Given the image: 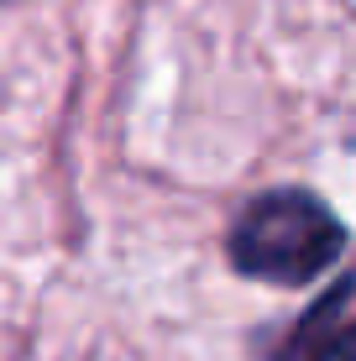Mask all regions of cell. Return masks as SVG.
<instances>
[{"label":"cell","instance_id":"2","mask_svg":"<svg viewBox=\"0 0 356 361\" xmlns=\"http://www.w3.org/2000/svg\"><path fill=\"white\" fill-rule=\"evenodd\" d=\"M309 361H356V325H336L309 345Z\"/></svg>","mask_w":356,"mask_h":361},{"label":"cell","instance_id":"1","mask_svg":"<svg viewBox=\"0 0 356 361\" xmlns=\"http://www.w3.org/2000/svg\"><path fill=\"white\" fill-rule=\"evenodd\" d=\"M226 257L241 278L273 288H309L346 257V220L309 189H267L236 215Z\"/></svg>","mask_w":356,"mask_h":361}]
</instances>
